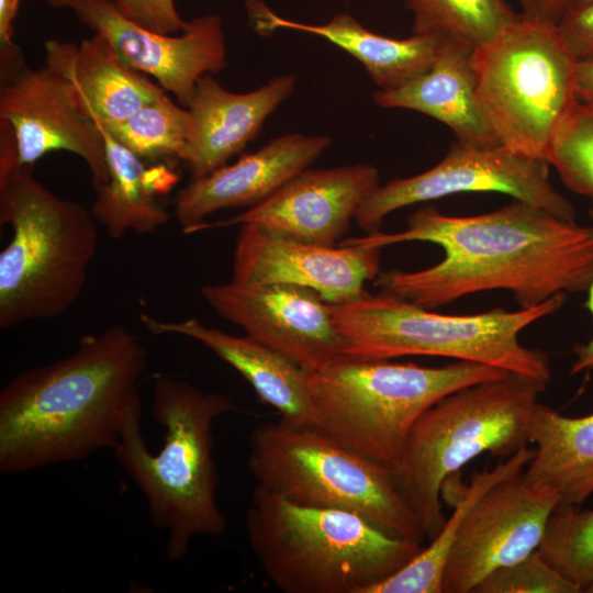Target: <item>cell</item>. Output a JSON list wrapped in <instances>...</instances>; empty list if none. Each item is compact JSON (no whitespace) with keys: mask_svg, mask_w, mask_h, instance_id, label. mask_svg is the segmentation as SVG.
Returning a JSON list of instances; mask_svg holds the SVG:
<instances>
[{"mask_svg":"<svg viewBox=\"0 0 593 593\" xmlns=\"http://www.w3.org/2000/svg\"><path fill=\"white\" fill-rule=\"evenodd\" d=\"M379 179L378 169L368 164L305 169L265 201L225 221L204 222L197 232L257 224L299 240L336 246Z\"/></svg>","mask_w":593,"mask_h":593,"instance_id":"17","label":"cell"},{"mask_svg":"<svg viewBox=\"0 0 593 593\" xmlns=\"http://www.w3.org/2000/svg\"><path fill=\"white\" fill-rule=\"evenodd\" d=\"M130 19L152 31L178 34L186 24L175 0H112Z\"/></svg>","mask_w":593,"mask_h":593,"instance_id":"32","label":"cell"},{"mask_svg":"<svg viewBox=\"0 0 593 593\" xmlns=\"http://www.w3.org/2000/svg\"><path fill=\"white\" fill-rule=\"evenodd\" d=\"M471 60L477 94L499 143L547 161L555 136L579 102L577 59L557 24L521 14L473 49Z\"/></svg>","mask_w":593,"mask_h":593,"instance_id":"10","label":"cell"},{"mask_svg":"<svg viewBox=\"0 0 593 593\" xmlns=\"http://www.w3.org/2000/svg\"><path fill=\"white\" fill-rule=\"evenodd\" d=\"M574 82L578 101L593 109V58L577 60Z\"/></svg>","mask_w":593,"mask_h":593,"instance_id":"37","label":"cell"},{"mask_svg":"<svg viewBox=\"0 0 593 593\" xmlns=\"http://www.w3.org/2000/svg\"><path fill=\"white\" fill-rule=\"evenodd\" d=\"M548 163L503 145L456 139L432 168L379 184L357 210L355 221L367 234L380 232L392 212L458 193L496 192L558 217L575 221V209L549 180Z\"/></svg>","mask_w":593,"mask_h":593,"instance_id":"11","label":"cell"},{"mask_svg":"<svg viewBox=\"0 0 593 593\" xmlns=\"http://www.w3.org/2000/svg\"><path fill=\"white\" fill-rule=\"evenodd\" d=\"M581 589L559 573L535 550L524 559L488 574L472 593H580Z\"/></svg>","mask_w":593,"mask_h":593,"instance_id":"31","label":"cell"},{"mask_svg":"<svg viewBox=\"0 0 593 593\" xmlns=\"http://www.w3.org/2000/svg\"><path fill=\"white\" fill-rule=\"evenodd\" d=\"M245 528L262 572L284 593H366L424 547L356 513L301 505L257 485Z\"/></svg>","mask_w":593,"mask_h":593,"instance_id":"5","label":"cell"},{"mask_svg":"<svg viewBox=\"0 0 593 593\" xmlns=\"http://www.w3.org/2000/svg\"><path fill=\"white\" fill-rule=\"evenodd\" d=\"M522 15L557 24L568 10V0H516Z\"/></svg>","mask_w":593,"mask_h":593,"instance_id":"35","label":"cell"},{"mask_svg":"<svg viewBox=\"0 0 593 593\" xmlns=\"http://www.w3.org/2000/svg\"><path fill=\"white\" fill-rule=\"evenodd\" d=\"M46 66L66 78L83 110L96 121L121 122L167 91L124 65L98 34L80 44L48 40Z\"/></svg>","mask_w":593,"mask_h":593,"instance_id":"23","label":"cell"},{"mask_svg":"<svg viewBox=\"0 0 593 593\" xmlns=\"http://www.w3.org/2000/svg\"><path fill=\"white\" fill-rule=\"evenodd\" d=\"M296 78L276 76L256 90L236 93L223 88L212 75L202 76L187 107L190 130L180 160L193 179L222 167L243 150L268 116L295 89Z\"/></svg>","mask_w":593,"mask_h":593,"instance_id":"19","label":"cell"},{"mask_svg":"<svg viewBox=\"0 0 593 593\" xmlns=\"http://www.w3.org/2000/svg\"><path fill=\"white\" fill-rule=\"evenodd\" d=\"M407 242L438 245L444 258L421 270L380 271L376 286L428 310L491 290L510 291L519 307H532L559 293L585 292L593 280V226L519 200L466 216L425 206L401 232L340 244L382 249Z\"/></svg>","mask_w":593,"mask_h":593,"instance_id":"1","label":"cell"},{"mask_svg":"<svg viewBox=\"0 0 593 593\" xmlns=\"http://www.w3.org/2000/svg\"><path fill=\"white\" fill-rule=\"evenodd\" d=\"M331 143L326 135L284 134L232 165L192 179L176 198L178 224L184 234H192L215 212L265 201L307 169Z\"/></svg>","mask_w":593,"mask_h":593,"instance_id":"18","label":"cell"},{"mask_svg":"<svg viewBox=\"0 0 593 593\" xmlns=\"http://www.w3.org/2000/svg\"><path fill=\"white\" fill-rule=\"evenodd\" d=\"M236 410L225 394L160 374L152 387V415L165 429L164 444L153 454L142 432V407L126 421L112 449L126 475L146 499L155 528L167 535L166 556L180 560L199 536H217L226 519L216 492L213 425Z\"/></svg>","mask_w":593,"mask_h":593,"instance_id":"3","label":"cell"},{"mask_svg":"<svg viewBox=\"0 0 593 593\" xmlns=\"http://www.w3.org/2000/svg\"><path fill=\"white\" fill-rule=\"evenodd\" d=\"M0 223L11 230L0 253V327L54 318L81 295L98 246L97 222L60 198L0 146Z\"/></svg>","mask_w":593,"mask_h":593,"instance_id":"4","label":"cell"},{"mask_svg":"<svg viewBox=\"0 0 593 593\" xmlns=\"http://www.w3.org/2000/svg\"><path fill=\"white\" fill-rule=\"evenodd\" d=\"M67 9L100 35L126 66L150 77L187 108L198 80L227 65L223 23L215 13L187 21L178 34H163L125 15L112 0H45Z\"/></svg>","mask_w":593,"mask_h":593,"instance_id":"14","label":"cell"},{"mask_svg":"<svg viewBox=\"0 0 593 593\" xmlns=\"http://www.w3.org/2000/svg\"><path fill=\"white\" fill-rule=\"evenodd\" d=\"M541 556L581 591L593 583V508L559 504L552 512Z\"/></svg>","mask_w":593,"mask_h":593,"instance_id":"29","label":"cell"},{"mask_svg":"<svg viewBox=\"0 0 593 593\" xmlns=\"http://www.w3.org/2000/svg\"><path fill=\"white\" fill-rule=\"evenodd\" d=\"M0 69V123L10 132L18 164L34 166L46 154L65 150L86 163L94 189L104 184L109 169L102 132L70 82L47 66L30 68L23 59Z\"/></svg>","mask_w":593,"mask_h":593,"instance_id":"12","label":"cell"},{"mask_svg":"<svg viewBox=\"0 0 593 593\" xmlns=\"http://www.w3.org/2000/svg\"><path fill=\"white\" fill-rule=\"evenodd\" d=\"M22 0H0V60H9L22 54L13 42V22Z\"/></svg>","mask_w":593,"mask_h":593,"instance_id":"34","label":"cell"},{"mask_svg":"<svg viewBox=\"0 0 593 593\" xmlns=\"http://www.w3.org/2000/svg\"><path fill=\"white\" fill-rule=\"evenodd\" d=\"M563 184L593 199V109L580 102L555 136L547 156Z\"/></svg>","mask_w":593,"mask_h":593,"instance_id":"30","label":"cell"},{"mask_svg":"<svg viewBox=\"0 0 593 593\" xmlns=\"http://www.w3.org/2000/svg\"><path fill=\"white\" fill-rule=\"evenodd\" d=\"M582 592H585V593H593V583H591L590 585H588L586 588H584Z\"/></svg>","mask_w":593,"mask_h":593,"instance_id":"39","label":"cell"},{"mask_svg":"<svg viewBox=\"0 0 593 593\" xmlns=\"http://www.w3.org/2000/svg\"><path fill=\"white\" fill-rule=\"evenodd\" d=\"M380 251L358 245H317L242 224L231 281L294 284L316 291L328 303H342L361 295L366 282L380 273Z\"/></svg>","mask_w":593,"mask_h":593,"instance_id":"16","label":"cell"},{"mask_svg":"<svg viewBox=\"0 0 593 593\" xmlns=\"http://www.w3.org/2000/svg\"><path fill=\"white\" fill-rule=\"evenodd\" d=\"M473 49L439 38L430 68L406 83L372 93L385 109H406L428 115L449 127L456 139L501 145L480 104L472 67Z\"/></svg>","mask_w":593,"mask_h":593,"instance_id":"21","label":"cell"},{"mask_svg":"<svg viewBox=\"0 0 593 593\" xmlns=\"http://www.w3.org/2000/svg\"><path fill=\"white\" fill-rule=\"evenodd\" d=\"M245 8L257 33L269 35L287 29L321 36L359 60L380 89L400 87L427 71L439 44L433 35L383 36L347 13H338L324 24H307L280 16L262 0H245Z\"/></svg>","mask_w":593,"mask_h":593,"instance_id":"22","label":"cell"},{"mask_svg":"<svg viewBox=\"0 0 593 593\" xmlns=\"http://www.w3.org/2000/svg\"><path fill=\"white\" fill-rule=\"evenodd\" d=\"M534 448H521L496 466L474 471L467 484L451 474L457 485L445 481L441 497L454 507L439 533L400 571L374 584L366 593H441V578L461 522L477 501L499 482L522 473L534 456Z\"/></svg>","mask_w":593,"mask_h":593,"instance_id":"26","label":"cell"},{"mask_svg":"<svg viewBox=\"0 0 593 593\" xmlns=\"http://www.w3.org/2000/svg\"><path fill=\"white\" fill-rule=\"evenodd\" d=\"M507 373L465 360L425 367L343 355L307 371V384L315 427L394 477L410 432L427 409L457 390Z\"/></svg>","mask_w":593,"mask_h":593,"instance_id":"6","label":"cell"},{"mask_svg":"<svg viewBox=\"0 0 593 593\" xmlns=\"http://www.w3.org/2000/svg\"><path fill=\"white\" fill-rule=\"evenodd\" d=\"M139 320L154 334L183 336L209 348L238 371L257 395L279 413L280 419L315 426L307 371L290 357L247 335H231L197 318L164 321L143 313Z\"/></svg>","mask_w":593,"mask_h":593,"instance_id":"20","label":"cell"},{"mask_svg":"<svg viewBox=\"0 0 593 593\" xmlns=\"http://www.w3.org/2000/svg\"><path fill=\"white\" fill-rule=\"evenodd\" d=\"M567 293L532 306L496 307L475 314L432 312L395 295L365 291L358 298L331 303L344 355L360 359L435 356L472 361L545 383L551 378L547 356L519 342V334L558 312Z\"/></svg>","mask_w":593,"mask_h":593,"instance_id":"7","label":"cell"},{"mask_svg":"<svg viewBox=\"0 0 593 593\" xmlns=\"http://www.w3.org/2000/svg\"><path fill=\"white\" fill-rule=\"evenodd\" d=\"M256 485L291 502L356 513L385 533L423 542V529L393 474L315 426L279 419L249 437Z\"/></svg>","mask_w":593,"mask_h":593,"instance_id":"9","label":"cell"},{"mask_svg":"<svg viewBox=\"0 0 593 593\" xmlns=\"http://www.w3.org/2000/svg\"><path fill=\"white\" fill-rule=\"evenodd\" d=\"M588 213L593 226V206L589 209ZM586 292L588 298L583 305L591 313L593 320V280ZM572 353L575 359L571 366V374L593 370V336L588 343L575 345Z\"/></svg>","mask_w":593,"mask_h":593,"instance_id":"36","label":"cell"},{"mask_svg":"<svg viewBox=\"0 0 593 593\" xmlns=\"http://www.w3.org/2000/svg\"><path fill=\"white\" fill-rule=\"evenodd\" d=\"M529 443L535 452L523 477L556 490L560 504L581 506L593 494V414L570 417L539 402Z\"/></svg>","mask_w":593,"mask_h":593,"instance_id":"25","label":"cell"},{"mask_svg":"<svg viewBox=\"0 0 593 593\" xmlns=\"http://www.w3.org/2000/svg\"><path fill=\"white\" fill-rule=\"evenodd\" d=\"M147 353L125 326L83 336L70 355L29 368L0 391V471L15 475L113 449L142 407Z\"/></svg>","mask_w":593,"mask_h":593,"instance_id":"2","label":"cell"},{"mask_svg":"<svg viewBox=\"0 0 593 593\" xmlns=\"http://www.w3.org/2000/svg\"><path fill=\"white\" fill-rule=\"evenodd\" d=\"M557 27L577 60L593 58V0L568 9Z\"/></svg>","mask_w":593,"mask_h":593,"instance_id":"33","label":"cell"},{"mask_svg":"<svg viewBox=\"0 0 593 593\" xmlns=\"http://www.w3.org/2000/svg\"><path fill=\"white\" fill-rule=\"evenodd\" d=\"M98 123L121 145L148 163L180 159L190 130L187 108L178 105L167 94L121 122Z\"/></svg>","mask_w":593,"mask_h":593,"instance_id":"28","label":"cell"},{"mask_svg":"<svg viewBox=\"0 0 593 593\" xmlns=\"http://www.w3.org/2000/svg\"><path fill=\"white\" fill-rule=\"evenodd\" d=\"M559 504L556 490L526 480L523 472L488 490L460 524L441 593H472L491 572L537 550Z\"/></svg>","mask_w":593,"mask_h":593,"instance_id":"13","label":"cell"},{"mask_svg":"<svg viewBox=\"0 0 593 593\" xmlns=\"http://www.w3.org/2000/svg\"><path fill=\"white\" fill-rule=\"evenodd\" d=\"M203 300L247 336L293 359L306 371L344 355L331 303L316 291L294 284H204Z\"/></svg>","mask_w":593,"mask_h":593,"instance_id":"15","label":"cell"},{"mask_svg":"<svg viewBox=\"0 0 593 593\" xmlns=\"http://www.w3.org/2000/svg\"><path fill=\"white\" fill-rule=\"evenodd\" d=\"M413 15V34L451 40L475 49L515 22L505 0H404Z\"/></svg>","mask_w":593,"mask_h":593,"instance_id":"27","label":"cell"},{"mask_svg":"<svg viewBox=\"0 0 593 593\" xmlns=\"http://www.w3.org/2000/svg\"><path fill=\"white\" fill-rule=\"evenodd\" d=\"M545 382L516 373L457 390L427 409L412 427L395 484L425 538L446 522L445 480L484 452L505 459L529 443Z\"/></svg>","mask_w":593,"mask_h":593,"instance_id":"8","label":"cell"},{"mask_svg":"<svg viewBox=\"0 0 593 593\" xmlns=\"http://www.w3.org/2000/svg\"><path fill=\"white\" fill-rule=\"evenodd\" d=\"M592 0H568V9L583 5Z\"/></svg>","mask_w":593,"mask_h":593,"instance_id":"38","label":"cell"},{"mask_svg":"<svg viewBox=\"0 0 593 593\" xmlns=\"http://www.w3.org/2000/svg\"><path fill=\"white\" fill-rule=\"evenodd\" d=\"M98 125L105 143L109 179L94 189L92 216L116 239L127 232L139 235L156 232L170 220L157 195L168 192L178 176L163 164L149 166Z\"/></svg>","mask_w":593,"mask_h":593,"instance_id":"24","label":"cell"}]
</instances>
